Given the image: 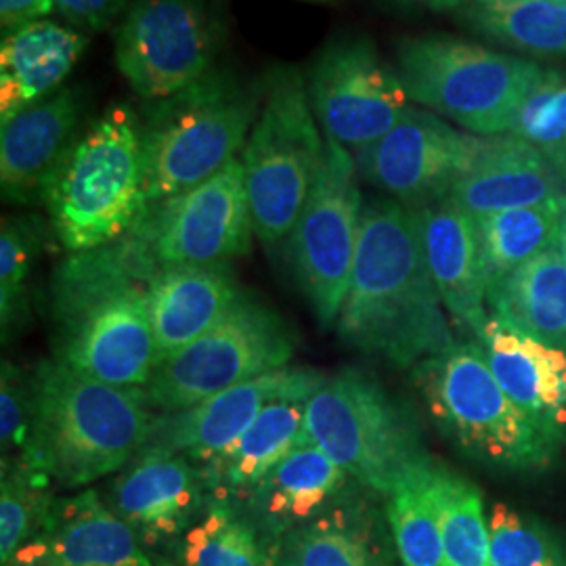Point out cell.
<instances>
[{"instance_id": "cell-17", "label": "cell", "mask_w": 566, "mask_h": 566, "mask_svg": "<svg viewBox=\"0 0 566 566\" xmlns=\"http://www.w3.org/2000/svg\"><path fill=\"white\" fill-rule=\"evenodd\" d=\"M449 198L479 221L506 210L563 202L566 175L523 139L483 137L476 163L453 185Z\"/></svg>"}, {"instance_id": "cell-31", "label": "cell", "mask_w": 566, "mask_h": 566, "mask_svg": "<svg viewBox=\"0 0 566 566\" xmlns=\"http://www.w3.org/2000/svg\"><path fill=\"white\" fill-rule=\"evenodd\" d=\"M275 566H376L369 539L348 514L334 512L283 537Z\"/></svg>"}, {"instance_id": "cell-7", "label": "cell", "mask_w": 566, "mask_h": 566, "mask_svg": "<svg viewBox=\"0 0 566 566\" xmlns=\"http://www.w3.org/2000/svg\"><path fill=\"white\" fill-rule=\"evenodd\" d=\"M413 380L434 424L476 462L535 472L556 460L560 446L507 397L481 344H453L416 365Z\"/></svg>"}, {"instance_id": "cell-25", "label": "cell", "mask_w": 566, "mask_h": 566, "mask_svg": "<svg viewBox=\"0 0 566 566\" xmlns=\"http://www.w3.org/2000/svg\"><path fill=\"white\" fill-rule=\"evenodd\" d=\"M491 319L566 350V263L554 245L486 287Z\"/></svg>"}, {"instance_id": "cell-2", "label": "cell", "mask_w": 566, "mask_h": 566, "mask_svg": "<svg viewBox=\"0 0 566 566\" xmlns=\"http://www.w3.org/2000/svg\"><path fill=\"white\" fill-rule=\"evenodd\" d=\"M158 269L137 229L102 248L74 252L61 264L55 283L60 361L103 385H151L160 359L147 287Z\"/></svg>"}, {"instance_id": "cell-13", "label": "cell", "mask_w": 566, "mask_h": 566, "mask_svg": "<svg viewBox=\"0 0 566 566\" xmlns=\"http://www.w3.org/2000/svg\"><path fill=\"white\" fill-rule=\"evenodd\" d=\"M158 266L223 264L250 252L252 212L240 158L202 185L145 210L135 227Z\"/></svg>"}, {"instance_id": "cell-24", "label": "cell", "mask_w": 566, "mask_h": 566, "mask_svg": "<svg viewBox=\"0 0 566 566\" xmlns=\"http://www.w3.org/2000/svg\"><path fill=\"white\" fill-rule=\"evenodd\" d=\"M42 535L61 566H151L137 531L97 491L55 502Z\"/></svg>"}, {"instance_id": "cell-8", "label": "cell", "mask_w": 566, "mask_h": 566, "mask_svg": "<svg viewBox=\"0 0 566 566\" xmlns=\"http://www.w3.org/2000/svg\"><path fill=\"white\" fill-rule=\"evenodd\" d=\"M407 97L481 137L507 135L544 67L451 36L405 39L397 67Z\"/></svg>"}, {"instance_id": "cell-9", "label": "cell", "mask_w": 566, "mask_h": 566, "mask_svg": "<svg viewBox=\"0 0 566 566\" xmlns=\"http://www.w3.org/2000/svg\"><path fill=\"white\" fill-rule=\"evenodd\" d=\"M324 145L303 74L294 67L275 70L242 158L252 224L261 242L273 245L294 231Z\"/></svg>"}, {"instance_id": "cell-43", "label": "cell", "mask_w": 566, "mask_h": 566, "mask_svg": "<svg viewBox=\"0 0 566 566\" xmlns=\"http://www.w3.org/2000/svg\"><path fill=\"white\" fill-rule=\"evenodd\" d=\"M556 248L560 250V254H563V259H565L566 263V198L563 200V214H560V231H558V242H556Z\"/></svg>"}, {"instance_id": "cell-40", "label": "cell", "mask_w": 566, "mask_h": 566, "mask_svg": "<svg viewBox=\"0 0 566 566\" xmlns=\"http://www.w3.org/2000/svg\"><path fill=\"white\" fill-rule=\"evenodd\" d=\"M55 9V0H0V23L4 32H11L23 23L44 20Z\"/></svg>"}, {"instance_id": "cell-22", "label": "cell", "mask_w": 566, "mask_h": 566, "mask_svg": "<svg viewBox=\"0 0 566 566\" xmlns=\"http://www.w3.org/2000/svg\"><path fill=\"white\" fill-rule=\"evenodd\" d=\"M242 294L227 263L160 266L147 287L160 364L219 324Z\"/></svg>"}, {"instance_id": "cell-10", "label": "cell", "mask_w": 566, "mask_h": 566, "mask_svg": "<svg viewBox=\"0 0 566 566\" xmlns=\"http://www.w3.org/2000/svg\"><path fill=\"white\" fill-rule=\"evenodd\" d=\"M292 355L294 340L280 315L242 294L219 324L160 364L147 399L166 413L182 411L283 369Z\"/></svg>"}, {"instance_id": "cell-5", "label": "cell", "mask_w": 566, "mask_h": 566, "mask_svg": "<svg viewBox=\"0 0 566 566\" xmlns=\"http://www.w3.org/2000/svg\"><path fill=\"white\" fill-rule=\"evenodd\" d=\"M261 93L227 72L164 97L143 118L147 208L202 185L238 158L252 133Z\"/></svg>"}, {"instance_id": "cell-21", "label": "cell", "mask_w": 566, "mask_h": 566, "mask_svg": "<svg viewBox=\"0 0 566 566\" xmlns=\"http://www.w3.org/2000/svg\"><path fill=\"white\" fill-rule=\"evenodd\" d=\"M81 114L72 88H57L41 102L21 109L0 130V182L9 202L42 200V189L61 156L76 139Z\"/></svg>"}, {"instance_id": "cell-6", "label": "cell", "mask_w": 566, "mask_h": 566, "mask_svg": "<svg viewBox=\"0 0 566 566\" xmlns=\"http://www.w3.org/2000/svg\"><path fill=\"white\" fill-rule=\"evenodd\" d=\"M301 441L322 447L348 476L386 497L434 468L403 407L355 369L325 378L311 395Z\"/></svg>"}, {"instance_id": "cell-35", "label": "cell", "mask_w": 566, "mask_h": 566, "mask_svg": "<svg viewBox=\"0 0 566 566\" xmlns=\"http://www.w3.org/2000/svg\"><path fill=\"white\" fill-rule=\"evenodd\" d=\"M489 566H566V549L544 523L497 502L489 514Z\"/></svg>"}, {"instance_id": "cell-29", "label": "cell", "mask_w": 566, "mask_h": 566, "mask_svg": "<svg viewBox=\"0 0 566 566\" xmlns=\"http://www.w3.org/2000/svg\"><path fill=\"white\" fill-rule=\"evenodd\" d=\"M563 202L537 203L479 219L486 287L554 248L560 231Z\"/></svg>"}, {"instance_id": "cell-37", "label": "cell", "mask_w": 566, "mask_h": 566, "mask_svg": "<svg viewBox=\"0 0 566 566\" xmlns=\"http://www.w3.org/2000/svg\"><path fill=\"white\" fill-rule=\"evenodd\" d=\"M39 250V233L18 219H4L0 231V313L2 327L15 324L23 306L25 280Z\"/></svg>"}, {"instance_id": "cell-16", "label": "cell", "mask_w": 566, "mask_h": 566, "mask_svg": "<svg viewBox=\"0 0 566 566\" xmlns=\"http://www.w3.org/2000/svg\"><path fill=\"white\" fill-rule=\"evenodd\" d=\"M324 380L325 376L311 369L269 371L189 409L156 418L139 453H175L210 464L242 437L271 401L315 392Z\"/></svg>"}, {"instance_id": "cell-34", "label": "cell", "mask_w": 566, "mask_h": 566, "mask_svg": "<svg viewBox=\"0 0 566 566\" xmlns=\"http://www.w3.org/2000/svg\"><path fill=\"white\" fill-rule=\"evenodd\" d=\"M428 479L430 474L388 497L386 514L403 566H449Z\"/></svg>"}, {"instance_id": "cell-32", "label": "cell", "mask_w": 566, "mask_h": 566, "mask_svg": "<svg viewBox=\"0 0 566 566\" xmlns=\"http://www.w3.org/2000/svg\"><path fill=\"white\" fill-rule=\"evenodd\" d=\"M51 479L21 462L2 464L0 558L2 565L25 542L39 537L55 506Z\"/></svg>"}, {"instance_id": "cell-42", "label": "cell", "mask_w": 566, "mask_h": 566, "mask_svg": "<svg viewBox=\"0 0 566 566\" xmlns=\"http://www.w3.org/2000/svg\"><path fill=\"white\" fill-rule=\"evenodd\" d=\"M405 4H422L434 11H447V9H462L468 0H397Z\"/></svg>"}, {"instance_id": "cell-19", "label": "cell", "mask_w": 566, "mask_h": 566, "mask_svg": "<svg viewBox=\"0 0 566 566\" xmlns=\"http://www.w3.org/2000/svg\"><path fill=\"white\" fill-rule=\"evenodd\" d=\"M486 365L507 397L554 439L566 441V350L489 317L481 336Z\"/></svg>"}, {"instance_id": "cell-12", "label": "cell", "mask_w": 566, "mask_h": 566, "mask_svg": "<svg viewBox=\"0 0 566 566\" xmlns=\"http://www.w3.org/2000/svg\"><path fill=\"white\" fill-rule=\"evenodd\" d=\"M217 53V30L202 0H135L114 36L128 86L160 102L203 78Z\"/></svg>"}, {"instance_id": "cell-44", "label": "cell", "mask_w": 566, "mask_h": 566, "mask_svg": "<svg viewBox=\"0 0 566 566\" xmlns=\"http://www.w3.org/2000/svg\"><path fill=\"white\" fill-rule=\"evenodd\" d=\"M470 2V0H468ZM476 2H504V0H476Z\"/></svg>"}, {"instance_id": "cell-36", "label": "cell", "mask_w": 566, "mask_h": 566, "mask_svg": "<svg viewBox=\"0 0 566 566\" xmlns=\"http://www.w3.org/2000/svg\"><path fill=\"white\" fill-rule=\"evenodd\" d=\"M533 145L566 175V74L544 70L516 112L510 133Z\"/></svg>"}, {"instance_id": "cell-3", "label": "cell", "mask_w": 566, "mask_h": 566, "mask_svg": "<svg viewBox=\"0 0 566 566\" xmlns=\"http://www.w3.org/2000/svg\"><path fill=\"white\" fill-rule=\"evenodd\" d=\"M147 390L103 385L63 364L36 374V409L18 460L55 485L82 486L116 472L154 424Z\"/></svg>"}, {"instance_id": "cell-20", "label": "cell", "mask_w": 566, "mask_h": 566, "mask_svg": "<svg viewBox=\"0 0 566 566\" xmlns=\"http://www.w3.org/2000/svg\"><path fill=\"white\" fill-rule=\"evenodd\" d=\"M206 474L189 458L175 453H139L112 485V510L145 542L179 535L202 504Z\"/></svg>"}, {"instance_id": "cell-1", "label": "cell", "mask_w": 566, "mask_h": 566, "mask_svg": "<svg viewBox=\"0 0 566 566\" xmlns=\"http://www.w3.org/2000/svg\"><path fill=\"white\" fill-rule=\"evenodd\" d=\"M338 334L397 367H416L455 344L426 264L416 208L397 200L364 203Z\"/></svg>"}, {"instance_id": "cell-18", "label": "cell", "mask_w": 566, "mask_h": 566, "mask_svg": "<svg viewBox=\"0 0 566 566\" xmlns=\"http://www.w3.org/2000/svg\"><path fill=\"white\" fill-rule=\"evenodd\" d=\"M426 264L447 311L479 338L486 313V273L476 221L449 196L418 208Z\"/></svg>"}, {"instance_id": "cell-26", "label": "cell", "mask_w": 566, "mask_h": 566, "mask_svg": "<svg viewBox=\"0 0 566 566\" xmlns=\"http://www.w3.org/2000/svg\"><path fill=\"white\" fill-rule=\"evenodd\" d=\"M311 395L296 392L266 405L242 437L208 464L206 481L221 491L252 493L301 443Z\"/></svg>"}, {"instance_id": "cell-15", "label": "cell", "mask_w": 566, "mask_h": 566, "mask_svg": "<svg viewBox=\"0 0 566 566\" xmlns=\"http://www.w3.org/2000/svg\"><path fill=\"white\" fill-rule=\"evenodd\" d=\"M481 135L460 133L439 116L407 107L382 139L355 156L365 181L409 208L443 200L474 166Z\"/></svg>"}, {"instance_id": "cell-33", "label": "cell", "mask_w": 566, "mask_h": 566, "mask_svg": "<svg viewBox=\"0 0 566 566\" xmlns=\"http://www.w3.org/2000/svg\"><path fill=\"white\" fill-rule=\"evenodd\" d=\"M182 566H275L259 531L229 507H212L182 542Z\"/></svg>"}, {"instance_id": "cell-41", "label": "cell", "mask_w": 566, "mask_h": 566, "mask_svg": "<svg viewBox=\"0 0 566 566\" xmlns=\"http://www.w3.org/2000/svg\"><path fill=\"white\" fill-rule=\"evenodd\" d=\"M2 566H61V563L41 533L39 537L25 542Z\"/></svg>"}, {"instance_id": "cell-27", "label": "cell", "mask_w": 566, "mask_h": 566, "mask_svg": "<svg viewBox=\"0 0 566 566\" xmlns=\"http://www.w3.org/2000/svg\"><path fill=\"white\" fill-rule=\"evenodd\" d=\"M346 479L348 474L322 447L301 441L252 491V504L273 531H292L319 516L340 493Z\"/></svg>"}, {"instance_id": "cell-39", "label": "cell", "mask_w": 566, "mask_h": 566, "mask_svg": "<svg viewBox=\"0 0 566 566\" xmlns=\"http://www.w3.org/2000/svg\"><path fill=\"white\" fill-rule=\"evenodd\" d=\"M65 20L91 32L107 30L120 18L128 0H55Z\"/></svg>"}, {"instance_id": "cell-11", "label": "cell", "mask_w": 566, "mask_h": 566, "mask_svg": "<svg viewBox=\"0 0 566 566\" xmlns=\"http://www.w3.org/2000/svg\"><path fill=\"white\" fill-rule=\"evenodd\" d=\"M357 172L355 156L325 139L317 177L290 233L296 280L324 327L338 324L348 294L364 210Z\"/></svg>"}, {"instance_id": "cell-14", "label": "cell", "mask_w": 566, "mask_h": 566, "mask_svg": "<svg viewBox=\"0 0 566 566\" xmlns=\"http://www.w3.org/2000/svg\"><path fill=\"white\" fill-rule=\"evenodd\" d=\"M306 88L325 139L350 154L382 139L409 107L399 72L367 39L325 46L311 67Z\"/></svg>"}, {"instance_id": "cell-46", "label": "cell", "mask_w": 566, "mask_h": 566, "mask_svg": "<svg viewBox=\"0 0 566 566\" xmlns=\"http://www.w3.org/2000/svg\"><path fill=\"white\" fill-rule=\"evenodd\" d=\"M556 2H563V4H566V0H556Z\"/></svg>"}, {"instance_id": "cell-30", "label": "cell", "mask_w": 566, "mask_h": 566, "mask_svg": "<svg viewBox=\"0 0 566 566\" xmlns=\"http://www.w3.org/2000/svg\"><path fill=\"white\" fill-rule=\"evenodd\" d=\"M428 491L437 510L449 566H489V518L476 485L434 465Z\"/></svg>"}, {"instance_id": "cell-28", "label": "cell", "mask_w": 566, "mask_h": 566, "mask_svg": "<svg viewBox=\"0 0 566 566\" xmlns=\"http://www.w3.org/2000/svg\"><path fill=\"white\" fill-rule=\"evenodd\" d=\"M460 15L489 39L535 55H566V4L556 0H470Z\"/></svg>"}, {"instance_id": "cell-4", "label": "cell", "mask_w": 566, "mask_h": 566, "mask_svg": "<svg viewBox=\"0 0 566 566\" xmlns=\"http://www.w3.org/2000/svg\"><path fill=\"white\" fill-rule=\"evenodd\" d=\"M60 242L86 252L142 223L145 198L143 122L130 105H112L78 135L42 189Z\"/></svg>"}, {"instance_id": "cell-23", "label": "cell", "mask_w": 566, "mask_h": 566, "mask_svg": "<svg viewBox=\"0 0 566 566\" xmlns=\"http://www.w3.org/2000/svg\"><path fill=\"white\" fill-rule=\"evenodd\" d=\"M88 39L49 20L4 32L0 44V122L57 91L74 70Z\"/></svg>"}, {"instance_id": "cell-45", "label": "cell", "mask_w": 566, "mask_h": 566, "mask_svg": "<svg viewBox=\"0 0 566 566\" xmlns=\"http://www.w3.org/2000/svg\"><path fill=\"white\" fill-rule=\"evenodd\" d=\"M311 2H329V0H311Z\"/></svg>"}, {"instance_id": "cell-47", "label": "cell", "mask_w": 566, "mask_h": 566, "mask_svg": "<svg viewBox=\"0 0 566 566\" xmlns=\"http://www.w3.org/2000/svg\"><path fill=\"white\" fill-rule=\"evenodd\" d=\"M160 566H172V565H160Z\"/></svg>"}, {"instance_id": "cell-38", "label": "cell", "mask_w": 566, "mask_h": 566, "mask_svg": "<svg viewBox=\"0 0 566 566\" xmlns=\"http://www.w3.org/2000/svg\"><path fill=\"white\" fill-rule=\"evenodd\" d=\"M36 409V376L30 378L18 365L2 364L0 380V443L2 464L18 460L28 446Z\"/></svg>"}]
</instances>
